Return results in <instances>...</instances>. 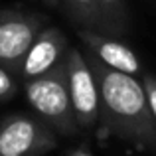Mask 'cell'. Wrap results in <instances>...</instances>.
I'll return each instance as SVG.
<instances>
[{
	"mask_svg": "<svg viewBox=\"0 0 156 156\" xmlns=\"http://www.w3.org/2000/svg\"><path fill=\"white\" fill-rule=\"evenodd\" d=\"M65 4V10H67L69 18L77 24L79 28L85 30H95V32H107V24L105 18L101 14V8L97 0H61Z\"/></svg>",
	"mask_w": 156,
	"mask_h": 156,
	"instance_id": "8",
	"label": "cell"
},
{
	"mask_svg": "<svg viewBox=\"0 0 156 156\" xmlns=\"http://www.w3.org/2000/svg\"><path fill=\"white\" fill-rule=\"evenodd\" d=\"M44 2H46V4H48L50 8H59L61 0H44Z\"/></svg>",
	"mask_w": 156,
	"mask_h": 156,
	"instance_id": "12",
	"label": "cell"
},
{
	"mask_svg": "<svg viewBox=\"0 0 156 156\" xmlns=\"http://www.w3.org/2000/svg\"><path fill=\"white\" fill-rule=\"evenodd\" d=\"M85 59L99 87V119H103L105 126L125 142L156 148V121L146 101L142 81L107 67L93 55H85Z\"/></svg>",
	"mask_w": 156,
	"mask_h": 156,
	"instance_id": "1",
	"label": "cell"
},
{
	"mask_svg": "<svg viewBox=\"0 0 156 156\" xmlns=\"http://www.w3.org/2000/svg\"><path fill=\"white\" fill-rule=\"evenodd\" d=\"M24 93L36 117L50 126L53 133L75 134L79 130V125L73 115L71 99H69L65 59L57 61L46 73L26 81Z\"/></svg>",
	"mask_w": 156,
	"mask_h": 156,
	"instance_id": "2",
	"label": "cell"
},
{
	"mask_svg": "<svg viewBox=\"0 0 156 156\" xmlns=\"http://www.w3.org/2000/svg\"><path fill=\"white\" fill-rule=\"evenodd\" d=\"M55 144V133L38 117L10 115L0 122V156H40Z\"/></svg>",
	"mask_w": 156,
	"mask_h": 156,
	"instance_id": "5",
	"label": "cell"
},
{
	"mask_svg": "<svg viewBox=\"0 0 156 156\" xmlns=\"http://www.w3.org/2000/svg\"><path fill=\"white\" fill-rule=\"evenodd\" d=\"M44 30V16L20 10H0V65L18 75L22 59Z\"/></svg>",
	"mask_w": 156,
	"mask_h": 156,
	"instance_id": "4",
	"label": "cell"
},
{
	"mask_svg": "<svg viewBox=\"0 0 156 156\" xmlns=\"http://www.w3.org/2000/svg\"><path fill=\"white\" fill-rule=\"evenodd\" d=\"M142 87H144L146 101H148V107H150L152 117H154V121H156V75L146 73V75L142 77Z\"/></svg>",
	"mask_w": 156,
	"mask_h": 156,
	"instance_id": "11",
	"label": "cell"
},
{
	"mask_svg": "<svg viewBox=\"0 0 156 156\" xmlns=\"http://www.w3.org/2000/svg\"><path fill=\"white\" fill-rule=\"evenodd\" d=\"M63 59L67 69V87L75 121L79 129H91L95 126L101 115L99 87H97L95 75L85 55L77 48H69Z\"/></svg>",
	"mask_w": 156,
	"mask_h": 156,
	"instance_id": "3",
	"label": "cell"
},
{
	"mask_svg": "<svg viewBox=\"0 0 156 156\" xmlns=\"http://www.w3.org/2000/svg\"><path fill=\"white\" fill-rule=\"evenodd\" d=\"M101 14L105 18L107 32L111 36H121L129 30V8L125 0H97Z\"/></svg>",
	"mask_w": 156,
	"mask_h": 156,
	"instance_id": "9",
	"label": "cell"
},
{
	"mask_svg": "<svg viewBox=\"0 0 156 156\" xmlns=\"http://www.w3.org/2000/svg\"><path fill=\"white\" fill-rule=\"evenodd\" d=\"M16 95V81L14 75L8 73L6 69L0 65V101H8Z\"/></svg>",
	"mask_w": 156,
	"mask_h": 156,
	"instance_id": "10",
	"label": "cell"
},
{
	"mask_svg": "<svg viewBox=\"0 0 156 156\" xmlns=\"http://www.w3.org/2000/svg\"><path fill=\"white\" fill-rule=\"evenodd\" d=\"M73 156H91V154L85 152V150H77V152H73Z\"/></svg>",
	"mask_w": 156,
	"mask_h": 156,
	"instance_id": "13",
	"label": "cell"
},
{
	"mask_svg": "<svg viewBox=\"0 0 156 156\" xmlns=\"http://www.w3.org/2000/svg\"><path fill=\"white\" fill-rule=\"evenodd\" d=\"M67 50H69L67 38L63 36V32L59 28H53V26L44 28L32 42L30 50L26 51L16 77H20L26 83V81L42 75L48 69H51L57 61L63 59Z\"/></svg>",
	"mask_w": 156,
	"mask_h": 156,
	"instance_id": "6",
	"label": "cell"
},
{
	"mask_svg": "<svg viewBox=\"0 0 156 156\" xmlns=\"http://www.w3.org/2000/svg\"><path fill=\"white\" fill-rule=\"evenodd\" d=\"M79 38L85 44V48L89 50V55L97 57L107 67L129 73V75H134V77L140 75L142 71L140 59H138V55L133 51V48L129 44L115 40L111 34L85 30V28L79 30Z\"/></svg>",
	"mask_w": 156,
	"mask_h": 156,
	"instance_id": "7",
	"label": "cell"
}]
</instances>
